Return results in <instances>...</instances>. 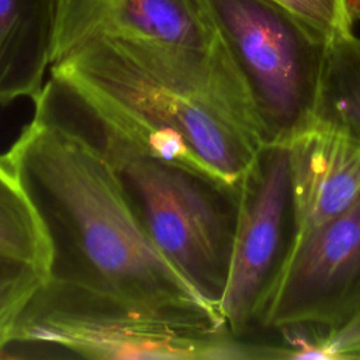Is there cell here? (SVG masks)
<instances>
[{"instance_id":"obj_4","label":"cell","mask_w":360,"mask_h":360,"mask_svg":"<svg viewBox=\"0 0 360 360\" xmlns=\"http://www.w3.org/2000/svg\"><path fill=\"white\" fill-rule=\"evenodd\" d=\"M49 72L143 150L240 186L260 146L210 104L149 73L112 42L89 41Z\"/></svg>"},{"instance_id":"obj_12","label":"cell","mask_w":360,"mask_h":360,"mask_svg":"<svg viewBox=\"0 0 360 360\" xmlns=\"http://www.w3.org/2000/svg\"><path fill=\"white\" fill-rule=\"evenodd\" d=\"M0 250L31 260L48 274L49 250L21 184L0 158Z\"/></svg>"},{"instance_id":"obj_3","label":"cell","mask_w":360,"mask_h":360,"mask_svg":"<svg viewBox=\"0 0 360 360\" xmlns=\"http://www.w3.org/2000/svg\"><path fill=\"white\" fill-rule=\"evenodd\" d=\"M93 39H108L145 70L218 110L259 146L266 143L202 0H59L52 65Z\"/></svg>"},{"instance_id":"obj_9","label":"cell","mask_w":360,"mask_h":360,"mask_svg":"<svg viewBox=\"0 0 360 360\" xmlns=\"http://www.w3.org/2000/svg\"><path fill=\"white\" fill-rule=\"evenodd\" d=\"M288 145L302 233L340 215L360 197V139L314 122Z\"/></svg>"},{"instance_id":"obj_7","label":"cell","mask_w":360,"mask_h":360,"mask_svg":"<svg viewBox=\"0 0 360 360\" xmlns=\"http://www.w3.org/2000/svg\"><path fill=\"white\" fill-rule=\"evenodd\" d=\"M298 236L290 145H264L240 183L229 274L219 302L235 336L262 325Z\"/></svg>"},{"instance_id":"obj_1","label":"cell","mask_w":360,"mask_h":360,"mask_svg":"<svg viewBox=\"0 0 360 360\" xmlns=\"http://www.w3.org/2000/svg\"><path fill=\"white\" fill-rule=\"evenodd\" d=\"M0 158L44 229L46 278L158 311L224 321L159 252L110 166L84 141L32 114Z\"/></svg>"},{"instance_id":"obj_10","label":"cell","mask_w":360,"mask_h":360,"mask_svg":"<svg viewBox=\"0 0 360 360\" xmlns=\"http://www.w3.org/2000/svg\"><path fill=\"white\" fill-rule=\"evenodd\" d=\"M59 0H0V107L34 100L52 66Z\"/></svg>"},{"instance_id":"obj_6","label":"cell","mask_w":360,"mask_h":360,"mask_svg":"<svg viewBox=\"0 0 360 360\" xmlns=\"http://www.w3.org/2000/svg\"><path fill=\"white\" fill-rule=\"evenodd\" d=\"M239 70L266 145L290 143L315 122L328 39L271 0H202Z\"/></svg>"},{"instance_id":"obj_16","label":"cell","mask_w":360,"mask_h":360,"mask_svg":"<svg viewBox=\"0 0 360 360\" xmlns=\"http://www.w3.org/2000/svg\"><path fill=\"white\" fill-rule=\"evenodd\" d=\"M352 8L354 20H360V0H352Z\"/></svg>"},{"instance_id":"obj_13","label":"cell","mask_w":360,"mask_h":360,"mask_svg":"<svg viewBox=\"0 0 360 360\" xmlns=\"http://www.w3.org/2000/svg\"><path fill=\"white\" fill-rule=\"evenodd\" d=\"M45 280L46 273L37 263L0 250V353Z\"/></svg>"},{"instance_id":"obj_8","label":"cell","mask_w":360,"mask_h":360,"mask_svg":"<svg viewBox=\"0 0 360 360\" xmlns=\"http://www.w3.org/2000/svg\"><path fill=\"white\" fill-rule=\"evenodd\" d=\"M359 311L360 197L340 215L300 233L260 326L330 332Z\"/></svg>"},{"instance_id":"obj_2","label":"cell","mask_w":360,"mask_h":360,"mask_svg":"<svg viewBox=\"0 0 360 360\" xmlns=\"http://www.w3.org/2000/svg\"><path fill=\"white\" fill-rule=\"evenodd\" d=\"M34 115L75 134L112 170L131 210L159 252L219 311L233 249L240 186L139 148L49 73Z\"/></svg>"},{"instance_id":"obj_14","label":"cell","mask_w":360,"mask_h":360,"mask_svg":"<svg viewBox=\"0 0 360 360\" xmlns=\"http://www.w3.org/2000/svg\"><path fill=\"white\" fill-rule=\"evenodd\" d=\"M287 8L328 39L353 32L352 0H271Z\"/></svg>"},{"instance_id":"obj_5","label":"cell","mask_w":360,"mask_h":360,"mask_svg":"<svg viewBox=\"0 0 360 360\" xmlns=\"http://www.w3.org/2000/svg\"><path fill=\"white\" fill-rule=\"evenodd\" d=\"M14 347L103 360L284 359L281 345L248 342L222 319L158 311L52 278L27 305L0 357Z\"/></svg>"},{"instance_id":"obj_15","label":"cell","mask_w":360,"mask_h":360,"mask_svg":"<svg viewBox=\"0 0 360 360\" xmlns=\"http://www.w3.org/2000/svg\"><path fill=\"white\" fill-rule=\"evenodd\" d=\"M322 360L360 359V311L342 328L316 336Z\"/></svg>"},{"instance_id":"obj_11","label":"cell","mask_w":360,"mask_h":360,"mask_svg":"<svg viewBox=\"0 0 360 360\" xmlns=\"http://www.w3.org/2000/svg\"><path fill=\"white\" fill-rule=\"evenodd\" d=\"M315 122L360 139V38L353 32L328 44Z\"/></svg>"}]
</instances>
